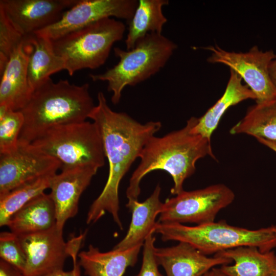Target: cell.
Returning <instances> with one entry per match:
<instances>
[{
  "mask_svg": "<svg viewBox=\"0 0 276 276\" xmlns=\"http://www.w3.org/2000/svg\"><path fill=\"white\" fill-rule=\"evenodd\" d=\"M155 255L167 276H202L217 265L232 262L229 259L215 256L209 257L182 242L171 247H156Z\"/></svg>",
  "mask_w": 276,
  "mask_h": 276,
  "instance_id": "cell-16",
  "label": "cell"
},
{
  "mask_svg": "<svg viewBox=\"0 0 276 276\" xmlns=\"http://www.w3.org/2000/svg\"><path fill=\"white\" fill-rule=\"evenodd\" d=\"M247 99L256 100L255 95L246 84H243L242 78L230 70L229 78L223 95L202 116L197 118L191 132L211 140L225 111L230 107Z\"/></svg>",
  "mask_w": 276,
  "mask_h": 276,
  "instance_id": "cell-19",
  "label": "cell"
},
{
  "mask_svg": "<svg viewBox=\"0 0 276 276\" xmlns=\"http://www.w3.org/2000/svg\"><path fill=\"white\" fill-rule=\"evenodd\" d=\"M25 37L0 9V74L4 70L14 50Z\"/></svg>",
  "mask_w": 276,
  "mask_h": 276,
  "instance_id": "cell-27",
  "label": "cell"
},
{
  "mask_svg": "<svg viewBox=\"0 0 276 276\" xmlns=\"http://www.w3.org/2000/svg\"><path fill=\"white\" fill-rule=\"evenodd\" d=\"M169 4L168 0H140L132 18L128 21V33L125 40L127 50L147 34H162L167 22L162 8Z\"/></svg>",
  "mask_w": 276,
  "mask_h": 276,
  "instance_id": "cell-24",
  "label": "cell"
},
{
  "mask_svg": "<svg viewBox=\"0 0 276 276\" xmlns=\"http://www.w3.org/2000/svg\"><path fill=\"white\" fill-rule=\"evenodd\" d=\"M202 48L211 52L209 63L225 64L242 78L255 95L256 102L276 97V87L269 74L270 64L276 58L273 50L263 51L257 46L244 53L227 51L216 45Z\"/></svg>",
  "mask_w": 276,
  "mask_h": 276,
  "instance_id": "cell-9",
  "label": "cell"
},
{
  "mask_svg": "<svg viewBox=\"0 0 276 276\" xmlns=\"http://www.w3.org/2000/svg\"><path fill=\"white\" fill-rule=\"evenodd\" d=\"M235 197L233 190L223 183L193 191L183 190L165 200L158 222L196 225L212 222L221 210L233 202Z\"/></svg>",
  "mask_w": 276,
  "mask_h": 276,
  "instance_id": "cell-8",
  "label": "cell"
},
{
  "mask_svg": "<svg viewBox=\"0 0 276 276\" xmlns=\"http://www.w3.org/2000/svg\"><path fill=\"white\" fill-rule=\"evenodd\" d=\"M77 0H1L2 10L24 36L31 35L58 21Z\"/></svg>",
  "mask_w": 276,
  "mask_h": 276,
  "instance_id": "cell-14",
  "label": "cell"
},
{
  "mask_svg": "<svg viewBox=\"0 0 276 276\" xmlns=\"http://www.w3.org/2000/svg\"><path fill=\"white\" fill-rule=\"evenodd\" d=\"M50 179L49 194L56 211L57 228L63 231L65 223L76 215L83 192L99 169L90 166L62 167Z\"/></svg>",
  "mask_w": 276,
  "mask_h": 276,
  "instance_id": "cell-13",
  "label": "cell"
},
{
  "mask_svg": "<svg viewBox=\"0 0 276 276\" xmlns=\"http://www.w3.org/2000/svg\"><path fill=\"white\" fill-rule=\"evenodd\" d=\"M142 246L101 252L90 244L87 250L78 254V264L88 276H123L128 267L136 264Z\"/></svg>",
  "mask_w": 276,
  "mask_h": 276,
  "instance_id": "cell-18",
  "label": "cell"
},
{
  "mask_svg": "<svg viewBox=\"0 0 276 276\" xmlns=\"http://www.w3.org/2000/svg\"><path fill=\"white\" fill-rule=\"evenodd\" d=\"M54 174L27 181L0 196V226H6L13 214L49 189L50 179Z\"/></svg>",
  "mask_w": 276,
  "mask_h": 276,
  "instance_id": "cell-25",
  "label": "cell"
},
{
  "mask_svg": "<svg viewBox=\"0 0 276 276\" xmlns=\"http://www.w3.org/2000/svg\"><path fill=\"white\" fill-rule=\"evenodd\" d=\"M137 5L136 0H79L58 21L35 33L53 40L104 18L129 21Z\"/></svg>",
  "mask_w": 276,
  "mask_h": 276,
  "instance_id": "cell-10",
  "label": "cell"
},
{
  "mask_svg": "<svg viewBox=\"0 0 276 276\" xmlns=\"http://www.w3.org/2000/svg\"><path fill=\"white\" fill-rule=\"evenodd\" d=\"M33 47L28 36L11 54L1 74L0 106L15 111L20 110L33 91L28 79V65Z\"/></svg>",
  "mask_w": 276,
  "mask_h": 276,
  "instance_id": "cell-15",
  "label": "cell"
},
{
  "mask_svg": "<svg viewBox=\"0 0 276 276\" xmlns=\"http://www.w3.org/2000/svg\"><path fill=\"white\" fill-rule=\"evenodd\" d=\"M31 143L58 159L62 167L84 165L99 169L105 164L102 139L93 122L85 121L53 126Z\"/></svg>",
  "mask_w": 276,
  "mask_h": 276,
  "instance_id": "cell-7",
  "label": "cell"
},
{
  "mask_svg": "<svg viewBox=\"0 0 276 276\" xmlns=\"http://www.w3.org/2000/svg\"><path fill=\"white\" fill-rule=\"evenodd\" d=\"M24 124V117L20 110L0 106V154L11 152L17 148Z\"/></svg>",
  "mask_w": 276,
  "mask_h": 276,
  "instance_id": "cell-26",
  "label": "cell"
},
{
  "mask_svg": "<svg viewBox=\"0 0 276 276\" xmlns=\"http://www.w3.org/2000/svg\"><path fill=\"white\" fill-rule=\"evenodd\" d=\"M80 249L76 248L73 250L70 257H72L74 267L73 270L69 271H65L63 269H59L53 272H50L43 276H81L80 272L79 265L77 262V256Z\"/></svg>",
  "mask_w": 276,
  "mask_h": 276,
  "instance_id": "cell-30",
  "label": "cell"
},
{
  "mask_svg": "<svg viewBox=\"0 0 276 276\" xmlns=\"http://www.w3.org/2000/svg\"><path fill=\"white\" fill-rule=\"evenodd\" d=\"M61 167L58 159L31 143L18 142L15 150L0 154V196L27 181L55 174Z\"/></svg>",
  "mask_w": 276,
  "mask_h": 276,
  "instance_id": "cell-11",
  "label": "cell"
},
{
  "mask_svg": "<svg viewBox=\"0 0 276 276\" xmlns=\"http://www.w3.org/2000/svg\"><path fill=\"white\" fill-rule=\"evenodd\" d=\"M270 276H276V255L273 265V267Z\"/></svg>",
  "mask_w": 276,
  "mask_h": 276,
  "instance_id": "cell-35",
  "label": "cell"
},
{
  "mask_svg": "<svg viewBox=\"0 0 276 276\" xmlns=\"http://www.w3.org/2000/svg\"><path fill=\"white\" fill-rule=\"evenodd\" d=\"M0 257L24 273L27 259L18 235L12 232L1 233Z\"/></svg>",
  "mask_w": 276,
  "mask_h": 276,
  "instance_id": "cell-28",
  "label": "cell"
},
{
  "mask_svg": "<svg viewBox=\"0 0 276 276\" xmlns=\"http://www.w3.org/2000/svg\"><path fill=\"white\" fill-rule=\"evenodd\" d=\"M155 231L164 241L186 242L206 256L240 246L256 247L262 252L276 248V225L250 229L224 220L195 226L157 221Z\"/></svg>",
  "mask_w": 276,
  "mask_h": 276,
  "instance_id": "cell-4",
  "label": "cell"
},
{
  "mask_svg": "<svg viewBox=\"0 0 276 276\" xmlns=\"http://www.w3.org/2000/svg\"><path fill=\"white\" fill-rule=\"evenodd\" d=\"M28 36L33 47L28 65V82L33 91L51 75L65 70V63L55 53L51 40L35 33Z\"/></svg>",
  "mask_w": 276,
  "mask_h": 276,
  "instance_id": "cell-22",
  "label": "cell"
},
{
  "mask_svg": "<svg viewBox=\"0 0 276 276\" xmlns=\"http://www.w3.org/2000/svg\"><path fill=\"white\" fill-rule=\"evenodd\" d=\"M154 233L148 235L143 245V261L141 269L136 276H164L158 269L156 255Z\"/></svg>",
  "mask_w": 276,
  "mask_h": 276,
  "instance_id": "cell-29",
  "label": "cell"
},
{
  "mask_svg": "<svg viewBox=\"0 0 276 276\" xmlns=\"http://www.w3.org/2000/svg\"><path fill=\"white\" fill-rule=\"evenodd\" d=\"M202 276H215V274L213 269L207 272Z\"/></svg>",
  "mask_w": 276,
  "mask_h": 276,
  "instance_id": "cell-36",
  "label": "cell"
},
{
  "mask_svg": "<svg viewBox=\"0 0 276 276\" xmlns=\"http://www.w3.org/2000/svg\"><path fill=\"white\" fill-rule=\"evenodd\" d=\"M275 254L272 250L262 252L253 246H240L217 253L214 256L231 259L233 265L219 268L225 276H270Z\"/></svg>",
  "mask_w": 276,
  "mask_h": 276,
  "instance_id": "cell-21",
  "label": "cell"
},
{
  "mask_svg": "<svg viewBox=\"0 0 276 276\" xmlns=\"http://www.w3.org/2000/svg\"><path fill=\"white\" fill-rule=\"evenodd\" d=\"M160 186L157 184L151 195L143 202L128 199L126 207L131 213V222L126 235L113 249L123 250L143 245L148 235L155 233L156 218L163 204L160 200Z\"/></svg>",
  "mask_w": 276,
  "mask_h": 276,
  "instance_id": "cell-17",
  "label": "cell"
},
{
  "mask_svg": "<svg viewBox=\"0 0 276 276\" xmlns=\"http://www.w3.org/2000/svg\"><path fill=\"white\" fill-rule=\"evenodd\" d=\"M125 26L106 18L51 40L55 53L72 76L77 71L95 69L105 63L113 44L122 39Z\"/></svg>",
  "mask_w": 276,
  "mask_h": 276,
  "instance_id": "cell-6",
  "label": "cell"
},
{
  "mask_svg": "<svg viewBox=\"0 0 276 276\" xmlns=\"http://www.w3.org/2000/svg\"><path fill=\"white\" fill-rule=\"evenodd\" d=\"M176 48L173 41L162 34L149 33L130 50L114 48L118 63L103 74L89 76L93 81L107 82V90L112 93L111 102L116 105L126 86H134L158 72Z\"/></svg>",
  "mask_w": 276,
  "mask_h": 276,
  "instance_id": "cell-5",
  "label": "cell"
},
{
  "mask_svg": "<svg viewBox=\"0 0 276 276\" xmlns=\"http://www.w3.org/2000/svg\"><path fill=\"white\" fill-rule=\"evenodd\" d=\"M259 143L263 144V145L267 147L268 148H270L271 150L273 151L276 153V145L267 142H265L264 141L258 140H257Z\"/></svg>",
  "mask_w": 276,
  "mask_h": 276,
  "instance_id": "cell-33",
  "label": "cell"
},
{
  "mask_svg": "<svg viewBox=\"0 0 276 276\" xmlns=\"http://www.w3.org/2000/svg\"><path fill=\"white\" fill-rule=\"evenodd\" d=\"M215 276H225L220 270L219 268H213Z\"/></svg>",
  "mask_w": 276,
  "mask_h": 276,
  "instance_id": "cell-34",
  "label": "cell"
},
{
  "mask_svg": "<svg viewBox=\"0 0 276 276\" xmlns=\"http://www.w3.org/2000/svg\"><path fill=\"white\" fill-rule=\"evenodd\" d=\"M269 74L273 83L276 87V58L272 60L270 64Z\"/></svg>",
  "mask_w": 276,
  "mask_h": 276,
  "instance_id": "cell-32",
  "label": "cell"
},
{
  "mask_svg": "<svg viewBox=\"0 0 276 276\" xmlns=\"http://www.w3.org/2000/svg\"><path fill=\"white\" fill-rule=\"evenodd\" d=\"M229 132L247 134L276 145V97L249 107Z\"/></svg>",
  "mask_w": 276,
  "mask_h": 276,
  "instance_id": "cell-23",
  "label": "cell"
},
{
  "mask_svg": "<svg viewBox=\"0 0 276 276\" xmlns=\"http://www.w3.org/2000/svg\"><path fill=\"white\" fill-rule=\"evenodd\" d=\"M196 120L192 117L183 128L161 137L154 135L147 142L130 178L126 192L128 200H138L141 181L155 170L165 171L171 176L174 185L171 193L176 195L184 190L185 180L195 172L198 160L206 156L215 158L211 140L191 132Z\"/></svg>",
  "mask_w": 276,
  "mask_h": 276,
  "instance_id": "cell-2",
  "label": "cell"
},
{
  "mask_svg": "<svg viewBox=\"0 0 276 276\" xmlns=\"http://www.w3.org/2000/svg\"><path fill=\"white\" fill-rule=\"evenodd\" d=\"M0 276H24V274L14 266L1 260Z\"/></svg>",
  "mask_w": 276,
  "mask_h": 276,
  "instance_id": "cell-31",
  "label": "cell"
},
{
  "mask_svg": "<svg viewBox=\"0 0 276 276\" xmlns=\"http://www.w3.org/2000/svg\"><path fill=\"white\" fill-rule=\"evenodd\" d=\"M89 89L88 83L77 85L62 79L55 83L49 78L20 110L24 124L18 142L31 143L53 126L85 121L96 106Z\"/></svg>",
  "mask_w": 276,
  "mask_h": 276,
  "instance_id": "cell-3",
  "label": "cell"
},
{
  "mask_svg": "<svg viewBox=\"0 0 276 276\" xmlns=\"http://www.w3.org/2000/svg\"><path fill=\"white\" fill-rule=\"evenodd\" d=\"M26 256L24 276H43L63 269L70 257L71 239L65 242L56 226L43 232L18 236Z\"/></svg>",
  "mask_w": 276,
  "mask_h": 276,
  "instance_id": "cell-12",
  "label": "cell"
},
{
  "mask_svg": "<svg viewBox=\"0 0 276 276\" xmlns=\"http://www.w3.org/2000/svg\"><path fill=\"white\" fill-rule=\"evenodd\" d=\"M56 224L53 201L49 194L43 193L13 214L6 226L10 232L20 236L45 231Z\"/></svg>",
  "mask_w": 276,
  "mask_h": 276,
  "instance_id": "cell-20",
  "label": "cell"
},
{
  "mask_svg": "<svg viewBox=\"0 0 276 276\" xmlns=\"http://www.w3.org/2000/svg\"><path fill=\"white\" fill-rule=\"evenodd\" d=\"M97 100L89 118L99 129L109 173L103 190L89 208L86 221L88 224L95 223L107 212L123 229L119 214L120 182L162 124L159 121L142 124L126 113L112 110L102 91L98 93Z\"/></svg>",
  "mask_w": 276,
  "mask_h": 276,
  "instance_id": "cell-1",
  "label": "cell"
}]
</instances>
